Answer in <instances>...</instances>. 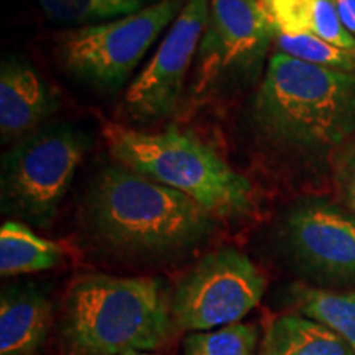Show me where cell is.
Wrapping results in <instances>:
<instances>
[{"mask_svg": "<svg viewBox=\"0 0 355 355\" xmlns=\"http://www.w3.org/2000/svg\"><path fill=\"white\" fill-rule=\"evenodd\" d=\"M250 121L266 145L326 152L355 133V73L277 51L252 97Z\"/></svg>", "mask_w": 355, "mask_h": 355, "instance_id": "1", "label": "cell"}, {"mask_svg": "<svg viewBox=\"0 0 355 355\" xmlns=\"http://www.w3.org/2000/svg\"><path fill=\"white\" fill-rule=\"evenodd\" d=\"M214 219L186 194L122 165L104 168L87 198L96 237L130 257L183 254L207 239Z\"/></svg>", "mask_w": 355, "mask_h": 355, "instance_id": "2", "label": "cell"}, {"mask_svg": "<svg viewBox=\"0 0 355 355\" xmlns=\"http://www.w3.org/2000/svg\"><path fill=\"white\" fill-rule=\"evenodd\" d=\"M175 326L157 278L86 275L69 286L61 337L68 355H122L162 347Z\"/></svg>", "mask_w": 355, "mask_h": 355, "instance_id": "3", "label": "cell"}, {"mask_svg": "<svg viewBox=\"0 0 355 355\" xmlns=\"http://www.w3.org/2000/svg\"><path fill=\"white\" fill-rule=\"evenodd\" d=\"M119 165L173 188L214 217L234 219L252 211V186L206 144L176 128L144 132L119 123L102 130Z\"/></svg>", "mask_w": 355, "mask_h": 355, "instance_id": "4", "label": "cell"}, {"mask_svg": "<svg viewBox=\"0 0 355 355\" xmlns=\"http://www.w3.org/2000/svg\"><path fill=\"white\" fill-rule=\"evenodd\" d=\"M184 3L159 0L130 15L63 32L56 40L58 63L84 86L114 96Z\"/></svg>", "mask_w": 355, "mask_h": 355, "instance_id": "5", "label": "cell"}, {"mask_svg": "<svg viewBox=\"0 0 355 355\" xmlns=\"http://www.w3.org/2000/svg\"><path fill=\"white\" fill-rule=\"evenodd\" d=\"M89 148V135L73 123H51L17 141L2 159L3 209L50 224Z\"/></svg>", "mask_w": 355, "mask_h": 355, "instance_id": "6", "label": "cell"}, {"mask_svg": "<svg viewBox=\"0 0 355 355\" xmlns=\"http://www.w3.org/2000/svg\"><path fill=\"white\" fill-rule=\"evenodd\" d=\"M277 35L260 0H211L194 60V94L206 97L257 81Z\"/></svg>", "mask_w": 355, "mask_h": 355, "instance_id": "7", "label": "cell"}, {"mask_svg": "<svg viewBox=\"0 0 355 355\" xmlns=\"http://www.w3.org/2000/svg\"><path fill=\"white\" fill-rule=\"evenodd\" d=\"M266 279L259 266L232 247L211 252L178 285L173 321L198 332L239 322L263 298Z\"/></svg>", "mask_w": 355, "mask_h": 355, "instance_id": "8", "label": "cell"}, {"mask_svg": "<svg viewBox=\"0 0 355 355\" xmlns=\"http://www.w3.org/2000/svg\"><path fill=\"white\" fill-rule=\"evenodd\" d=\"M209 2L186 0L150 63L127 89L122 110L128 121L155 122L175 112L206 30Z\"/></svg>", "mask_w": 355, "mask_h": 355, "instance_id": "9", "label": "cell"}, {"mask_svg": "<svg viewBox=\"0 0 355 355\" xmlns=\"http://www.w3.org/2000/svg\"><path fill=\"white\" fill-rule=\"evenodd\" d=\"M288 247L304 268L332 282L355 278V219L326 202L293 207L285 222Z\"/></svg>", "mask_w": 355, "mask_h": 355, "instance_id": "10", "label": "cell"}, {"mask_svg": "<svg viewBox=\"0 0 355 355\" xmlns=\"http://www.w3.org/2000/svg\"><path fill=\"white\" fill-rule=\"evenodd\" d=\"M58 109V99L28 61L8 56L0 68V133L3 141L21 140L38 130Z\"/></svg>", "mask_w": 355, "mask_h": 355, "instance_id": "11", "label": "cell"}, {"mask_svg": "<svg viewBox=\"0 0 355 355\" xmlns=\"http://www.w3.org/2000/svg\"><path fill=\"white\" fill-rule=\"evenodd\" d=\"M50 324L51 303L37 286H10L0 298V355H35Z\"/></svg>", "mask_w": 355, "mask_h": 355, "instance_id": "12", "label": "cell"}, {"mask_svg": "<svg viewBox=\"0 0 355 355\" xmlns=\"http://www.w3.org/2000/svg\"><path fill=\"white\" fill-rule=\"evenodd\" d=\"M261 355H354V352L343 337L326 324L303 314H283L266 326Z\"/></svg>", "mask_w": 355, "mask_h": 355, "instance_id": "13", "label": "cell"}, {"mask_svg": "<svg viewBox=\"0 0 355 355\" xmlns=\"http://www.w3.org/2000/svg\"><path fill=\"white\" fill-rule=\"evenodd\" d=\"M64 250L58 242L40 237L25 224L3 222L0 227V273L2 277L37 273L55 268Z\"/></svg>", "mask_w": 355, "mask_h": 355, "instance_id": "14", "label": "cell"}, {"mask_svg": "<svg viewBox=\"0 0 355 355\" xmlns=\"http://www.w3.org/2000/svg\"><path fill=\"white\" fill-rule=\"evenodd\" d=\"M300 308L303 316L336 331L355 355V293L304 290L300 296Z\"/></svg>", "mask_w": 355, "mask_h": 355, "instance_id": "15", "label": "cell"}, {"mask_svg": "<svg viewBox=\"0 0 355 355\" xmlns=\"http://www.w3.org/2000/svg\"><path fill=\"white\" fill-rule=\"evenodd\" d=\"M255 327L235 322L211 331H198L186 336L183 355H255Z\"/></svg>", "mask_w": 355, "mask_h": 355, "instance_id": "16", "label": "cell"}, {"mask_svg": "<svg viewBox=\"0 0 355 355\" xmlns=\"http://www.w3.org/2000/svg\"><path fill=\"white\" fill-rule=\"evenodd\" d=\"M144 2L145 0H38L50 19L71 24L130 15L141 10Z\"/></svg>", "mask_w": 355, "mask_h": 355, "instance_id": "17", "label": "cell"}, {"mask_svg": "<svg viewBox=\"0 0 355 355\" xmlns=\"http://www.w3.org/2000/svg\"><path fill=\"white\" fill-rule=\"evenodd\" d=\"M278 51L322 68L355 73V51L339 48L311 33L277 35Z\"/></svg>", "mask_w": 355, "mask_h": 355, "instance_id": "18", "label": "cell"}, {"mask_svg": "<svg viewBox=\"0 0 355 355\" xmlns=\"http://www.w3.org/2000/svg\"><path fill=\"white\" fill-rule=\"evenodd\" d=\"M278 33H311L314 0H270L265 3Z\"/></svg>", "mask_w": 355, "mask_h": 355, "instance_id": "19", "label": "cell"}, {"mask_svg": "<svg viewBox=\"0 0 355 355\" xmlns=\"http://www.w3.org/2000/svg\"><path fill=\"white\" fill-rule=\"evenodd\" d=\"M311 35L339 48L355 51V38L344 28L332 0H314Z\"/></svg>", "mask_w": 355, "mask_h": 355, "instance_id": "20", "label": "cell"}, {"mask_svg": "<svg viewBox=\"0 0 355 355\" xmlns=\"http://www.w3.org/2000/svg\"><path fill=\"white\" fill-rule=\"evenodd\" d=\"M344 28L355 38V0H332Z\"/></svg>", "mask_w": 355, "mask_h": 355, "instance_id": "21", "label": "cell"}, {"mask_svg": "<svg viewBox=\"0 0 355 355\" xmlns=\"http://www.w3.org/2000/svg\"><path fill=\"white\" fill-rule=\"evenodd\" d=\"M349 201L352 204L354 211H355V158L352 162V168H350V176H349Z\"/></svg>", "mask_w": 355, "mask_h": 355, "instance_id": "22", "label": "cell"}, {"mask_svg": "<svg viewBox=\"0 0 355 355\" xmlns=\"http://www.w3.org/2000/svg\"><path fill=\"white\" fill-rule=\"evenodd\" d=\"M122 355H157V354L144 352V350H133V352H127V354H122Z\"/></svg>", "mask_w": 355, "mask_h": 355, "instance_id": "23", "label": "cell"}, {"mask_svg": "<svg viewBox=\"0 0 355 355\" xmlns=\"http://www.w3.org/2000/svg\"><path fill=\"white\" fill-rule=\"evenodd\" d=\"M260 2H263V3H268V2H270V0H260Z\"/></svg>", "mask_w": 355, "mask_h": 355, "instance_id": "24", "label": "cell"}]
</instances>
